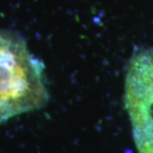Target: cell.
<instances>
[{"label": "cell", "mask_w": 153, "mask_h": 153, "mask_svg": "<svg viewBox=\"0 0 153 153\" xmlns=\"http://www.w3.org/2000/svg\"><path fill=\"white\" fill-rule=\"evenodd\" d=\"M124 103L138 153H153V48L136 50L125 76Z\"/></svg>", "instance_id": "cell-2"}, {"label": "cell", "mask_w": 153, "mask_h": 153, "mask_svg": "<svg viewBox=\"0 0 153 153\" xmlns=\"http://www.w3.org/2000/svg\"><path fill=\"white\" fill-rule=\"evenodd\" d=\"M44 65L22 37L0 30V124L48 102Z\"/></svg>", "instance_id": "cell-1"}]
</instances>
